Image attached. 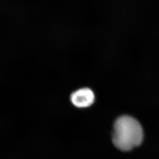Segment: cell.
<instances>
[{"mask_svg": "<svg viewBox=\"0 0 159 159\" xmlns=\"http://www.w3.org/2000/svg\"><path fill=\"white\" fill-rule=\"evenodd\" d=\"M143 131L140 123L130 116H123L114 122L112 142L117 148L129 151L141 144Z\"/></svg>", "mask_w": 159, "mask_h": 159, "instance_id": "1", "label": "cell"}, {"mask_svg": "<svg viewBox=\"0 0 159 159\" xmlns=\"http://www.w3.org/2000/svg\"><path fill=\"white\" fill-rule=\"evenodd\" d=\"M70 101L77 108H86L93 105L95 96L94 92L89 88H81L75 90L71 94Z\"/></svg>", "mask_w": 159, "mask_h": 159, "instance_id": "2", "label": "cell"}]
</instances>
